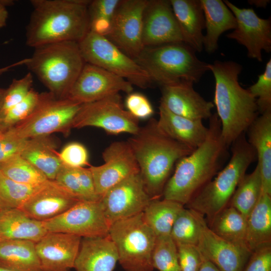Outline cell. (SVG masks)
Returning <instances> with one entry per match:
<instances>
[{"instance_id":"6da1fadb","label":"cell","mask_w":271,"mask_h":271,"mask_svg":"<svg viewBox=\"0 0 271 271\" xmlns=\"http://www.w3.org/2000/svg\"><path fill=\"white\" fill-rule=\"evenodd\" d=\"M209 120L204 142L176 163L164 189V199L186 205L222 169L228 156L229 147L222 139L217 114H212Z\"/></svg>"},{"instance_id":"7a4b0ae2","label":"cell","mask_w":271,"mask_h":271,"mask_svg":"<svg viewBox=\"0 0 271 271\" xmlns=\"http://www.w3.org/2000/svg\"><path fill=\"white\" fill-rule=\"evenodd\" d=\"M88 0H31L26 26L30 47L65 41L79 42L90 31Z\"/></svg>"},{"instance_id":"3957f363","label":"cell","mask_w":271,"mask_h":271,"mask_svg":"<svg viewBox=\"0 0 271 271\" xmlns=\"http://www.w3.org/2000/svg\"><path fill=\"white\" fill-rule=\"evenodd\" d=\"M138 164L145 188L151 199L163 196L165 186L176 163L192 151L172 139L151 118L127 141Z\"/></svg>"},{"instance_id":"277c9868","label":"cell","mask_w":271,"mask_h":271,"mask_svg":"<svg viewBox=\"0 0 271 271\" xmlns=\"http://www.w3.org/2000/svg\"><path fill=\"white\" fill-rule=\"evenodd\" d=\"M208 68L215 81L213 104L220 122L222 139L229 147L259 115L256 100L239 84L242 67L238 63L216 60L209 64Z\"/></svg>"},{"instance_id":"5b68a950","label":"cell","mask_w":271,"mask_h":271,"mask_svg":"<svg viewBox=\"0 0 271 271\" xmlns=\"http://www.w3.org/2000/svg\"><path fill=\"white\" fill-rule=\"evenodd\" d=\"M231 146V154L227 164L186 204L189 209L206 216L209 222L228 206L248 168L256 160L255 152L245 133Z\"/></svg>"},{"instance_id":"8992f818","label":"cell","mask_w":271,"mask_h":271,"mask_svg":"<svg viewBox=\"0 0 271 271\" xmlns=\"http://www.w3.org/2000/svg\"><path fill=\"white\" fill-rule=\"evenodd\" d=\"M196 50L184 43L145 47L134 60L146 72L152 82L162 87L181 82H198L209 70Z\"/></svg>"},{"instance_id":"52a82bcc","label":"cell","mask_w":271,"mask_h":271,"mask_svg":"<svg viewBox=\"0 0 271 271\" xmlns=\"http://www.w3.org/2000/svg\"><path fill=\"white\" fill-rule=\"evenodd\" d=\"M85 62L78 43L65 41L34 48L25 65L58 98H66Z\"/></svg>"},{"instance_id":"ba28073f","label":"cell","mask_w":271,"mask_h":271,"mask_svg":"<svg viewBox=\"0 0 271 271\" xmlns=\"http://www.w3.org/2000/svg\"><path fill=\"white\" fill-rule=\"evenodd\" d=\"M108 235L125 271H153L152 256L156 236L144 221L143 212L110 225Z\"/></svg>"},{"instance_id":"9c48e42d","label":"cell","mask_w":271,"mask_h":271,"mask_svg":"<svg viewBox=\"0 0 271 271\" xmlns=\"http://www.w3.org/2000/svg\"><path fill=\"white\" fill-rule=\"evenodd\" d=\"M81 104L67 98H58L50 92L40 93L38 102L24 120L7 129L24 139L61 132L68 136Z\"/></svg>"},{"instance_id":"30bf717a","label":"cell","mask_w":271,"mask_h":271,"mask_svg":"<svg viewBox=\"0 0 271 271\" xmlns=\"http://www.w3.org/2000/svg\"><path fill=\"white\" fill-rule=\"evenodd\" d=\"M78 43L85 63L103 68L146 88L152 83L146 72L106 37L89 31Z\"/></svg>"},{"instance_id":"8fae6325","label":"cell","mask_w":271,"mask_h":271,"mask_svg":"<svg viewBox=\"0 0 271 271\" xmlns=\"http://www.w3.org/2000/svg\"><path fill=\"white\" fill-rule=\"evenodd\" d=\"M86 126L100 128L113 135L128 133L132 136L140 128L139 119L123 108L119 93L81 105L72 127L80 128Z\"/></svg>"},{"instance_id":"7c38bea8","label":"cell","mask_w":271,"mask_h":271,"mask_svg":"<svg viewBox=\"0 0 271 271\" xmlns=\"http://www.w3.org/2000/svg\"><path fill=\"white\" fill-rule=\"evenodd\" d=\"M43 222L48 232H63L81 238L107 236L110 227L100 201H79L61 215Z\"/></svg>"},{"instance_id":"4fadbf2b","label":"cell","mask_w":271,"mask_h":271,"mask_svg":"<svg viewBox=\"0 0 271 271\" xmlns=\"http://www.w3.org/2000/svg\"><path fill=\"white\" fill-rule=\"evenodd\" d=\"M148 0H120L110 28L105 36L120 50L135 59L144 48L142 21Z\"/></svg>"},{"instance_id":"5bb4252c","label":"cell","mask_w":271,"mask_h":271,"mask_svg":"<svg viewBox=\"0 0 271 271\" xmlns=\"http://www.w3.org/2000/svg\"><path fill=\"white\" fill-rule=\"evenodd\" d=\"M152 200L139 172L111 188L100 201L110 226L116 221L143 212Z\"/></svg>"},{"instance_id":"9a60e30c","label":"cell","mask_w":271,"mask_h":271,"mask_svg":"<svg viewBox=\"0 0 271 271\" xmlns=\"http://www.w3.org/2000/svg\"><path fill=\"white\" fill-rule=\"evenodd\" d=\"M132 90V85L126 80L99 67L85 63L66 98L82 104L120 91L128 94Z\"/></svg>"},{"instance_id":"2e32d148","label":"cell","mask_w":271,"mask_h":271,"mask_svg":"<svg viewBox=\"0 0 271 271\" xmlns=\"http://www.w3.org/2000/svg\"><path fill=\"white\" fill-rule=\"evenodd\" d=\"M223 2L236 21L235 28L226 37L244 46L248 57L262 62V51H271L270 18H261L252 9H241L228 1Z\"/></svg>"},{"instance_id":"e0dca14e","label":"cell","mask_w":271,"mask_h":271,"mask_svg":"<svg viewBox=\"0 0 271 271\" xmlns=\"http://www.w3.org/2000/svg\"><path fill=\"white\" fill-rule=\"evenodd\" d=\"M104 163L90 169L97 195L100 198L111 188L131 175L140 172L131 149L127 141H116L102 154Z\"/></svg>"},{"instance_id":"ac0fdd59","label":"cell","mask_w":271,"mask_h":271,"mask_svg":"<svg viewBox=\"0 0 271 271\" xmlns=\"http://www.w3.org/2000/svg\"><path fill=\"white\" fill-rule=\"evenodd\" d=\"M142 41L144 47L184 42L170 1L148 0L143 15Z\"/></svg>"},{"instance_id":"d6986e66","label":"cell","mask_w":271,"mask_h":271,"mask_svg":"<svg viewBox=\"0 0 271 271\" xmlns=\"http://www.w3.org/2000/svg\"><path fill=\"white\" fill-rule=\"evenodd\" d=\"M200 233L197 246L201 254L220 271H243L251 252L221 238L200 214Z\"/></svg>"},{"instance_id":"ffe728a7","label":"cell","mask_w":271,"mask_h":271,"mask_svg":"<svg viewBox=\"0 0 271 271\" xmlns=\"http://www.w3.org/2000/svg\"><path fill=\"white\" fill-rule=\"evenodd\" d=\"M82 238L63 233L49 232L36 242L42 271H71L74 268Z\"/></svg>"},{"instance_id":"44dd1931","label":"cell","mask_w":271,"mask_h":271,"mask_svg":"<svg viewBox=\"0 0 271 271\" xmlns=\"http://www.w3.org/2000/svg\"><path fill=\"white\" fill-rule=\"evenodd\" d=\"M78 201L56 181L48 180L19 209L34 219L45 221L61 215Z\"/></svg>"},{"instance_id":"7402d4cb","label":"cell","mask_w":271,"mask_h":271,"mask_svg":"<svg viewBox=\"0 0 271 271\" xmlns=\"http://www.w3.org/2000/svg\"><path fill=\"white\" fill-rule=\"evenodd\" d=\"M162 103L171 112L192 119H209L214 105L202 97L193 83L181 82L162 87Z\"/></svg>"},{"instance_id":"603a6c76","label":"cell","mask_w":271,"mask_h":271,"mask_svg":"<svg viewBox=\"0 0 271 271\" xmlns=\"http://www.w3.org/2000/svg\"><path fill=\"white\" fill-rule=\"evenodd\" d=\"M118 261L109 235L82 238L74 268L76 271H113Z\"/></svg>"},{"instance_id":"cb8c5ba5","label":"cell","mask_w":271,"mask_h":271,"mask_svg":"<svg viewBox=\"0 0 271 271\" xmlns=\"http://www.w3.org/2000/svg\"><path fill=\"white\" fill-rule=\"evenodd\" d=\"M159 127L167 136L192 150L200 146L205 141L208 127L203 120L192 119L171 112L162 103L159 107Z\"/></svg>"},{"instance_id":"d4e9b609","label":"cell","mask_w":271,"mask_h":271,"mask_svg":"<svg viewBox=\"0 0 271 271\" xmlns=\"http://www.w3.org/2000/svg\"><path fill=\"white\" fill-rule=\"evenodd\" d=\"M246 132L247 141L256 153L262 193L271 195V110L258 115Z\"/></svg>"},{"instance_id":"484cf974","label":"cell","mask_w":271,"mask_h":271,"mask_svg":"<svg viewBox=\"0 0 271 271\" xmlns=\"http://www.w3.org/2000/svg\"><path fill=\"white\" fill-rule=\"evenodd\" d=\"M184 42L196 52L203 48L205 19L200 0H170Z\"/></svg>"},{"instance_id":"4316f807","label":"cell","mask_w":271,"mask_h":271,"mask_svg":"<svg viewBox=\"0 0 271 271\" xmlns=\"http://www.w3.org/2000/svg\"><path fill=\"white\" fill-rule=\"evenodd\" d=\"M48 232L43 221L29 217L19 208L0 209V241L24 239L37 242Z\"/></svg>"},{"instance_id":"83f0119b","label":"cell","mask_w":271,"mask_h":271,"mask_svg":"<svg viewBox=\"0 0 271 271\" xmlns=\"http://www.w3.org/2000/svg\"><path fill=\"white\" fill-rule=\"evenodd\" d=\"M57 141L50 136L28 139L21 156L42 172L48 180H54L63 166Z\"/></svg>"},{"instance_id":"f1b7e54d","label":"cell","mask_w":271,"mask_h":271,"mask_svg":"<svg viewBox=\"0 0 271 271\" xmlns=\"http://www.w3.org/2000/svg\"><path fill=\"white\" fill-rule=\"evenodd\" d=\"M200 1L206 29L203 45L206 52L212 53L218 48L220 35L225 31L234 30L236 21L233 13L222 1Z\"/></svg>"},{"instance_id":"f546056e","label":"cell","mask_w":271,"mask_h":271,"mask_svg":"<svg viewBox=\"0 0 271 271\" xmlns=\"http://www.w3.org/2000/svg\"><path fill=\"white\" fill-rule=\"evenodd\" d=\"M246 245L252 253L271 245V195L262 193L247 218Z\"/></svg>"},{"instance_id":"4dcf8cb0","label":"cell","mask_w":271,"mask_h":271,"mask_svg":"<svg viewBox=\"0 0 271 271\" xmlns=\"http://www.w3.org/2000/svg\"><path fill=\"white\" fill-rule=\"evenodd\" d=\"M0 266L16 271H42L36 242L24 239L0 241Z\"/></svg>"},{"instance_id":"1f68e13d","label":"cell","mask_w":271,"mask_h":271,"mask_svg":"<svg viewBox=\"0 0 271 271\" xmlns=\"http://www.w3.org/2000/svg\"><path fill=\"white\" fill-rule=\"evenodd\" d=\"M209 222L208 227L216 235L235 245L248 249L246 245L247 218L235 208L226 206Z\"/></svg>"},{"instance_id":"d6a6232c","label":"cell","mask_w":271,"mask_h":271,"mask_svg":"<svg viewBox=\"0 0 271 271\" xmlns=\"http://www.w3.org/2000/svg\"><path fill=\"white\" fill-rule=\"evenodd\" d=\"M184 206L164 198L153 199L143 212V217L156 237L170 235L174 221Z\"/></svg>"},{"instance_id":"836d02e7","label":"cell","mask_w":271,"mask_h":271,"mask_svg":"<svg viewBox=\"0 0 271 271\" xmlns=\"http://www.w3.org/2000/svg\"><path fill=\"white\" fill-rule=\"evenodd\" d=\"M79 201H97L91 172L89 168H72L63 164L55 179Z\"/></svg>"},{"instance_id":"e575fe53","label":"cell","mask_w":271,"mask_h":271,"mask_svg":"<svg viewBox=\"0 0 271 271\" xmlns=\"http://www.w3.org/2000/svg\"><path fill=\"white\" fill-rule=\"evenodd\" d=\"M262 192V181L259 167L245 174L237 186L230 201L234 207L247 218Z\"/></svg>"},{"instance_id":"d590c367","label":"cell","mask_w":271,"mask_h":271,"mask_svg":"<svg viewBox=\"0 0 271 271\" xmlns=\"http://www.w3.org/2000/svg\"><path fill=\"white\" fill-rule=\"evenodd\" d=\"M200 214L184 208L173 225L170 236L176 245L198 244L200 233Z\"/></svg>"},{"instance_id":"8d00e7d4","label":"cell","mask_w":271,"mask_h":271,"mask_svg":"<svg viewBox=\"0 0 271 271\" xmlns=\"http://www.w3.org/2000/svg\"><path fill=\"white\" fill-rule=\"evenodd\" d=\"M0 172L13 181L27 185H38L48 180L42 172L21 155L0 165Z\"/></svg>"},{"instance_id":"74e56055","label":"cell","mask_w":271,"mask_h":271,"mask_svg":"<svg viewBox=\"0 0 271 271\" xmlns=\"http://www.w3.org/2000/svg\"><path fill=\"white\" fill-rule=\"evenodd\" d=\"M41 185L20 183L0 172V209L20 208Z\"/></svg>"},{"instance_id":"f35d334b","label":"cell","mask_w":271,"mask_h":271,"mask_svg":"<svg viewBox=\"0 0 271 271\" xmlns=\"http://www.w3.org/2000/svg\"><path fill=\"white\" fill-rule=\"evenodd\" d=\"M120 0L90 1L88 7L90 31L106 36Z\"/></svg>"},{"instance_id":"ab89813d","label":"cell","mask_w":271,"mask_h":271,"mask_svg":"<svg viewBox=\"0 0 271 271\" xmlns=\"http://www.w3.org/2000/svg\"><path fill=\"white\" fill-rule=\"evenodd\" d=\"M152 261L159 271H181L177 245L170 235L156 237Z\"/></svg>"},{"instance_id":"60d3db41","label":"cell","mask_w":271,"mask_h":271,"mask_svg":"<svg viewBox=\"0 0 271 271\" xmlns=\"http://www.w3.org/2000/svg\"><path fill=\"white\" fill-rule=\"evenodd\" d=\"M33 82V75L30 72L20 79H14L9 87L5 89L2 102L4 118L11 108L27 96L32 88Z\"/></svg>"},{"instance_id":"b9f144b4","label":"cell","mask_w":271,"mask_h":271,"mask_svg":"<svg viewBox=\"0 0 271 271\" xmlns=\"http://www.w3.org/2000/svg\"><path fill=\"white\" fill-rule=\"evenodd\" d=\"M256 99L259 113L271 110V59L266 63L263 73L258 76L257 81L248 89Z\"/></svg>"},{"instance_id":"7bdbcfd3","label":"cell","mask_w":271,"mask_h":271,"mask_svg":"<svg viewBox=\"0 0 271 271\" xmlns=\"http://www.w3.org/2000/svg\"><path fill=\"white\" fill-rule=\"evenodd\" d=\"M40 93L32 88L22 101L6 114L4 118V124L6 130L26 118L37 105Z\"/></svg>"},{"instance_id":"ee69618b","label":"cell","mask_w":271,"mask_h":271,"mask_svg":"<svg viewBox=\"0 0 271 271\" xmlns=\"http://www.w3.org/2000/svg\"><path fill=\"white\" fill-rule=\"evenodd\" d=\"M59 158L64 165L80 168L88 165V153L85 147L78 142L67 144L59 153Z\"/></svg>"},{"instance_id":"f6af8a7d","label":"cell","mask_w":271,"mask_h":271,"mask_svg":"<svg viewBox=\"0 0 271 271\" xmlns=\"http://www.w3.org/2000/svg\"><path fill=\"white\" fill-rule=\"evenodd\" d=\"M27 140L16 136L9 129L4 131L0 137V165L21 155Z\"/></svg>"},{"instance_id":"bcb514c9","label":"cell","mask_w":271,"mask_h":271,"mask_svg":"<svg viewBox=\"0 0 271 271\" xmlns=\"http://www.w3.org/2000/svg\"><path fill=\"white\" fill-rule=\"evenodd\" d=\"M176 245L181 271H199L203 256L197 246L189 244Z\"/></svg>"},{"instance_id":"7dc6e473","label":"cell","mask_w":271,"mask_h":271,"mask_svg":"<svg viewBox=\"0 0 271 271\" xmlns=\"http://www.w3.org/2000/svg\"><path fill=\"white\" fill-rule=\"evenodd\" d=\"M125 104L127 110L138 119L148 118L154 112L149 99L140 93L131 92L128 94Z\"/></svg>"},{"instance_id":"c3c4849f","label":"cell","mask_w":271,"mask_h":271,"mask_svg":"<svg viewBox=\"0 0 271 271\" xmlns=\"http://www.w3.org/2000/svg\"><path fill=\"white\" fill-rule=\"evenodd\" d=\"M243 271H271V245L252 252Z\"/></svg>"},{"instance_id":"681fc988","label":"cell","mask_w":271,"mask_h":271,"mask_svg":"<svg viewBox=\"0 0 271 271\" xmlns=\"http://www.w3.org/2000/svg\"><path fill=\"white\" fill-rule=\"evenodd\" d=\"M8 13L6 6L1 1L0 2V29L6 25Z\"/></svg>"},{"instance_id":"f907efd6","label":"cell","mask_w":271,"mask_h":271,"mask_svg":"<svg viewBox=\"0 0 271 271\" xmlns=\"http://www.w3.org/2000/svg\"><path fill=\"white\" fill-rule=\"evenodd\" d=\"M203 256V255H202ZM199 271H220L212 263L203 256V261Z\"/></svg>"},{"instance_id":"816d5d0a","label":"cell","mask_w":271,"mask_h":271,"mask_svg":"<svg viewBox=\"0 0 271 271\" xmlns=\"http://www.w3.org/2000/svg\"><path fill=\"white\" fill-rule=\"evenodd\" d=\"M28 60H29V58H25V59H24L23 60H20V61H19L18 62H15L14 63H13V64H11V65H9L8 66L4 67L3 68H0V75L3 74L5 72H7L8 71H9L11 68H13L14 67H16V66H20V65H25L26 63L28 61Z\"/></svg>"},{"instance_id":"f5cc1de1","label":"cell","mask_w":271,"mask_h":271,"mask_svg":"<svg viewBox=\"0 0 271 271\" xmlns=\"http://www.w3.org/2000/svg\"><path fill=\"white\" fill-rule=\"evenodd\" d=\"M5 89L0 88V131H5L6 128L4 124V116L2 112V102Z\"/></svg>"},{"instance_id":"db71d44e","label":"cell","mask_w":271,"mask_h":271,"mask_svg":"<svg viewBox=\"0 0 271 271\" xmlns=\"http://www.w3.org/2000/svg\"><path fill=\"white\" fill-rule=\"evenodd\" d=\"M269 2L270 1L268 0H252L249 1L248 3L251 5H253L256 7L265 8Z\"/></svg>"},{"instance_id":"11a10c76","label":"cell","mask_w":271,"mask_h":271,"mask_svg":"<svg viewBox=\"0 0 271 271\" xmlns=\"http://www.w3.org/2000/svg\"><path fill=\"white\" fill-rule=\"evenodd\" d=\"M0 271H16L0 266Z\"/></svg>"},{"instance_id":"9f6ffc18","label":"cell","mask_w":271,"mask_h":271,"mask_svg":"<svg viewBox=\"0 0 271 271\" xmlns=\"http://www.w3.org/2000/svg\"><path fill=\"white\" fill-rule=\"evenodd\" d=\"M4 131H0V137L2 136Z\"/></svg>"}]
</instances>
